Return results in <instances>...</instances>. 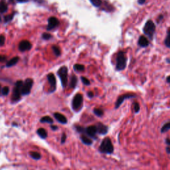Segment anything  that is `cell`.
I'll return each mask as SVG.
<instances>
[{"label":"cell","mask_w":170,"mask_h":170,"mask_svg":"<svg viewBox=\"0 0 170 170\" xmlns=\"http://www.w3.org/2000/svg\"><path fill=\"white\" fill-rule=\"evenodd\" d=\"M80 139L82 140L83 142L86 145H91L93 144V141H92V140H90L89 138L84 135L80 136Z\"/></svg>","instance_id":"ac0fdd59"},{"label":"cell","mask_w":170,"mask_h":170,"mask_svg":"<svg viewBox=\"0 0 170 170\" xmlns=\"http://www.w3.org/2000/svg\"><path fill=\"white\" fill-rule=\"evenodd\" d=\"M8 11V5L4 2L0 3V12L5 13Z\"/></svg>","instance_id":"cb8c5ba5"},{"label":"cell","mask_w":170,"mask_h":170,"mask_svg":"<svg viewBox=\"0 0 170 170\" xmlns=\"http://www.w3.org/2000/svg\"><path fill=\"white\" fill-rule=\"evenodd\" d=\"M13 18V15H9V16H7L5 17V22H8V21H10V20H12Z\"/></svg>","instance_id":"d590c367"},{"label":"cell","mask_w":170,"mask_h":170,"mask_svg":"<svg viewBox=\"0 0 170 170\" xmlns=\"http://www.w3.org/2000/svg\"><path fill=\"white\" fill-rule=\"evenodd\" d=\"M5 38L3 35H0V46H3L5 43Z\"/></svg>","instance_id":"836d02e7"},{"label":"cell","mask_w":170,"mask_h":170,"mask_svg":"<svg viewBox=\"0 0 170 170\" xmlns=\"http://www.w3.org/2000/svg\"><path fill=\"white\" fill-rule=\"evenodd\" d=\"M146 2V0H138V3H140V4H144V3Z\"/></svg>","instance_id":"60d3db41"},{"label":"cell","mask_w":170,"mask_h":170,"mask_svg":"<svg viewBox=\"0 0 170 170\" xmlns=\"http://www.w3.org/2000/svg\"><path fill=\"white\" fill-rule=\"evenodd\" d=\"M169 130H170V122H168L163 125V126L161 128V132L162 134L165 133L166 132H168V131H169Z\"/></svg>","instance_id":"ffe728a7"},{"label":"cell","mask_w":170,"mask_h":170,"mask_svg":"<svg viewBox=\"0 0 170 170\" xmlns=\"http://www.w3.org/2000/svg\"><path fill=\"white\" fill-rule=\"evenodd\" d=\"M80 79H81V80H82V82L85 85H90V82L89 81V80H88V79H87L86 77H84V76H81L80 77Z\"/></svg>","instance_id":"4dcf8cb0"},{"label":"cell","mask_w":170,"mask_h":170,"mask_svg":"<svg viewBox=\"0 0 170 170\" xmlns=\"http://www.w3.org/2000/svg\"><path fill=\"white\" fill-rule=\"evenodd\" d=\"M52 37V35L49 33H45L42 35V38L43 39L45 40H49Z\"/></svg>","instance_id":"1f68e13d"},{"label":"cell","mask_w":170,"mask_h":170,"mask_svg":"<svg viewBox=\"0 0 170 170\" xmlns=\"http://www.w3.org/2000/svg\"><path fill=\"white\" fill-rule=\"evenodd\" d=\"M23 84V82L21 80L17 81L15 87L13 88V94H12V101L13 102H17L20 100L21 94V88H22V86Z\"/></svg>","instance_id":"277c9868"},{"label":"cell","mask_w":170,"mask_h":170,"mask_svg":"<svg viewBox=\"0 0 170 170\" xmlns=\"http://www.w3.org/2000/svg\"><path fill=\"white\" fill-rule=\"evenodd\" d=\"M77 83V78L75 75H72L71 77H70V87L74 88H75L76 85Z\"/></svg>","instance_id":"d6986e66"},{"label":"cell","mask_w":170,"mask_h":170,"mask_svg":"<svg viewBox=\"0 0 170 170\" xmlns=\"http://www.w3.org/2000/svg\"><path fill=\"white\" fill-rule=\"evenodd\" d=\"M92 4H93L95 7H100L102 4V1L101 0H90Z\"/></svg>","instance_id":"83f0119b"},{"label":"cell","mask_w":170,"mask_h":170,"mask_svg":"<svg viewBox=\"0 0 170 170\" xmlns=\"http://www.w3.org/2000/svg\"><path fill=\"white\" fill-rule=\"evenodd\" d=\"M166 80H167V82L168 83H170V76H168L167 77V79H166Z\"/></svg>","instance_id":"7bdbcfd3"},{"label":"cell","mask_w":170,"mask_h":170,"mask_svg":"<svg viewBox=\"0 0 170 170\" xmlns=\"http://www.w3.org/2000/svg\"><path fill=\"white\" fill-rule=\"evenodd\" d=\"M166 152H167L168 154H170V146H168L167 148H166Z\"/></svg>","instance_id":"ab89813d"},{"label":"cell","mask_w":170,"mask_h":170,"mask_svg":"<svg viewBox=\"0 0 170 170\" xmlns=\"http://www.w3.org/2000/svg\"><path fill=\"white\" fill-rule=\"evenodd\" d=\"M17 1H18L19 2H23L25 0H17Z\"/></svg>","instance_id":"f6af8a7d"},{"label":"cell","mask_w":170,"mask_h":170,"mask_svg":"<svg viewBox=\"0 0 170 170\" xmlns=\"http://www.w3.org/2000/svg\"><path fill=\"white\" fill-rule=\"evenodd\" d=\"M83 97L82 94H76L73 100V104H72V106L74 110H77L79 109L81 105H82L83 103Z\"/></svg>","instance_id":"ba28073f"},{"label":"cell","mask_w":170,"mask_h":170,"mask_svg":"<svg viewBox=\"0 0 170 170\" xmlns=\"http://www.w3.org/2000/svg\"><path fill=\"white\" fill-rule=\"evenodd\" d=\"M127 58L125 53L124 51H119L116 56V69L118 71H120L124 69L126 67Z\"/></svg>","instance_id":"7a4b0ae2"},{"label":"cell","mask_w":170,"mask_h":170,"mask_svg":"<svg viewBox=\"0 0 170 170\" xmlns=\"http://www.w3.org/2000/svg\"><path fill=\"white\" fill-rule=\"evenodd\" d=\"M93 112H94V114L98 117H101V116H103V114H104L103 110H102L100 109V108H94Z\"/></svg>","instance_id":"d4e9b609"},{"label":"cell","mask_w":170,"mask_h":170,"mask_svg":"<svg viewBox=\"0 0 170 170\" xmlns=\"http://www.w3.org/2000/svg\"><path fill=\"white\" fill-rule=\"evenodd\" d=\"M7 57L4 55H0V62H4L6 61Z\"/></svg>","instance_id":"8d00e7d4"},{"label":"cell","mask_w":170,"mask_h":170,"mask_svg":"<svg viewBox=\"0 0 170 170\" xmlns=\"http://www.w3.org/2000/svg\"><path fill=\"white\" fill-rule=\"evenodd\" d=\"M40 122L42 123H49V124H52L53 122V119L49 116H44L40 120Z\"/></svg>","instance_id":"7402d4cb"},{"label":"cell","mask_w":170,"mask_h":170,"mask_svg":"<svg viewBox=\"0 0 170 170\" xmlns=\"http://www.w3.org/2000/svg\"><path fill=\"white\" fill-rule=\"evenodd\" d=\"M57 74L60 78V80H61L63 87H66L67 82H68V69L67 67L65 66L61 67L58 70Z\"/></svg>","instance_id":"5b68a950"},{"label":"cell","mask_w":170,"mask_h":170,"mask_svg":"<svg viewBox=\"0 0 170 170\" xmlns=\"http://www.w3.org/2000/svg\"><path fill=\"white\" fill-rule=\"evenodd\" d=\"M165 144L168 145V146H170V139L169 138H166L165 139Z\"/></svg>","instance_id":"f35d334b"},{"label":"cell","mask_w":170,"mask_h":170,"mask_svg":"<svg viewBox=\"0 0 170 170\" xmlns=\"http://www.w3.org/2000/svg\"><path fill=\"white\" fill-rule=\"evenodd\" d=\"M47 79L49 84L51 85V90L50 92H54L56 89V79L55 75L53 73L49 74L47 75Z\"/></svg>","instance_id":"7c38bea8"},{"label":"cell","mask_w":170,"mask_h":170,"mask_svg":"<svg viewBox=\"0 0 170 170\" xmlns=\"http://www.w3.org/2000/svg\"><path fill=\"white\" fill-rule=\"evenodd\" d=\"M37 133L39 136L43 139H45L47 137V132L44 128H39L37 131Z\"/></svg>","instance_id":"e0dca14e"},{"label":"cell","mask_w":170,"mask_h":170,"mask_svg":"<svg viewBox=\"0 0 170 170\" xmlns=\"http://www.w3.org/2000/svg\"><path fill=\"white\" fill-rule=\"evenodd\" d=\"M29 155H31V157L34 159H36V160H38L41 158V155L38 153V152H35V151H31L29 153Z\"/></svg>","instance_id":"603a6c76"},{"label":"cell","mask_w":170,"mask_h":170,"mask_svg":"<svg viewBox=\"0 0 170 170\" xmlns=\"http://www.w3.org/2000/svg\"><path fill=\"white\" fill-rule=\"evenodd\" d=\"M33 80L31 79H27L25 82L23 83V84L22 86V88H21V94L23 96H26L29 94L31 93V88L33 87Z\"/></svg>","instance_id":"8992f818"},{"label":"cell","mask_w":170,"mask_h":170,"mask_svg":"<svg viewBox=\"0 0 170 170\" xmlns=\"http://www.w3.org/2000/svg\"><path fill=\"white\" fill-rule=\"evenodd\" d=\"M138 43L141 47H147L150 45V42H149L147 37L144 36V35H141L138 39Z\"/></svg>","instance_id":"5bb4252c"},{"label":"cell","mask_w":170,"mask_h":170,"mask_svg":"<svg viewBox=\"0 0 170 170\" xmlns=\"http://www.w3.org/2000/svg\"><path fill=\"white\" fill-rule=\"evenodd\" d=\"M143 31L144 34L148 36L150 39H153L155 31V25L153 21L151 20H148L145 24Z\"/></svg>","instance_id":"3957f363"},{"label":"cell","mask_w":170,"mask_h":170,"mask_svg":"<svg viewBox=\"0 0 170 170\" xmlns=\"http://www.w3.org/2000/svg\"><path fill=\"white\" fill-rule=\"evenodd\" d=\"M97 128V132L99 134H101V135H104L106 134L108 131V127L105 126L101 122L97 123V124L96 125Z\"/></svg>","instance_id":"4fadbf2b"},{"label":"cell","mask_w":170,"mask_h":170,"mask_svg":"<svg viewBox=\"0 0 170 170\" xmlns=\"http://www.w3.org/2000/svg\"><path fill=\"white\" fill-rule=\"evenodd\" d=\"M166 62L168 63L169 64H170V59H166Z\"/></svg>","instance_id":"ee69618b"},{"label":"cell","mask_w":170,"mask_h":170,"mask_svg":"<svg viewBox=\"0 0 170 170\" xmlns=\"http://www.w3.org/2000/svg\"><path fill=\"white\" fill-rule=\"evenodd\" d=\"M9 88L8 87H4L2 90V93L3 96H6L9 94Z\"/></svg>","instance_id":"f546056e"},{"label":"cell","mask_w":170,"mask_h":170,"mask_svg":"<svg viewBox=\"0 0 170 170\" xmlns=\"http://www.w3.org/2000/svg\"><path fill=\"white\" fill-rule=\"evenodd\" d=\"M99 151L102 154H111L114 152V146L112 143L110 138L107 137L102 141L100 146L99 147Z\"/></svg>","instance_id":"6da1fadb"},{"label":"cell","mask_w":170,"mask_h":170,"mask_svg":"<svg viewBox=\"0 0 170 170\" xmlns=\"http://www.w3.org/2000/svg\"><path fill=\"white\" fill-rule=\"evenodd\" d=\"M87 95H88V97H89V98H93L94 97V93H93V92H88V93H87Z\"/></svg>","instance_id":"74e56055"},{"label":"cell","mask_w":170,"mask_h":170,"mask_svg":"<svg viewBox=\"0 0 170 170\" xmlns=\"http://www.w3.org/2000/svg\"><path fill=\"white\" fill-rule=\"evenodd\" d=\"M32 45L29 41L24 40L21 41L19 44V49L21 52L29 51L31 49Z\"/></svg>","instance_id":"8fae6325"},{"label":"cell","mask_w":170,"mask_h":170,"mask_svg":"<svg viewBox=\"0 0 170 170\" xmlns=\"http://www.w3.org/2000/svg\"><path fill=\"white\" fill-rule=\"evenodd\" d=\"M136 97V95L135 94H124L122 95H120V97L117 99V100L115 104V108L117 109L118 108L120 105H121L124 101L126 99H129V98H135Z\"/></svg>","instance_id":"52a82bcc"},{"label":"cell","mask_w":170,"mask_h":170,"mask_svg":"<svg viewBox=\"0 0 170 170\" xmlns=\"http://www.w3.org/2000/svg\"><path fill=\"white\" fill-rule=\"evenodd\" d=\"M19 57L18 56H15V57H13L12 59H10L9 61L6 64V67H12L13 66H15L17 62L19 61Z\"/></svg>","instance_id":"2e32d148"},{"label":"cell","mask_w":170,"mask_h":170,"mask_svg":"<svg viewBox=\"0 0 170 170\" xmlns=\"http://www.w3.org/2000/svg\"><path fill=\"white\" fill-rule=\"evenodd\" d=\"M59 24V21L57 18L55 17H51L48 19V25L47 27V29L48 31H50L56 27Z\"/></svg>","instance_id":"30bf717a"},{"label":"cell","mask_w":170,"mask_h":170,"mask_svg":"<svg viewBox=\"0 0 170 170\" xmlns=\"http://www.w3.org/2000/svg\"><path fill=\"white\" fill-rule=\"evenodd\" d=\"M164 44L165 45L166 47L170 48V29H169L168 31L167 37H166L165 39L164 40Z\"/></svg>","instance_id":"44dd1931"},{"label":"cell","mask_w":170,"mask_h":170,"mask_svg":"<svg viewBox=\"0 0 170 170\" xmlns=\"http://www.w3.org/2000/svg\"><path fill=\"white\" fill-rule=\"evenodd\" d=\"M133 107H134V110L136 113H138L140 110V106L138 102H134L133 103Z\"/></svg>","instance_id":"f1b7e54d"},{"label":"cell","mask_w":170,"mask_h":170,"mask_svg":"<svg viewBox=\"0 0 170 170\" xmlns=\"http://www.w3.org/2000/svg\"><path fill=\"white\" fill-rule=\"evenodd\" d=\"M66 140V136L65 134H63V135L61 136V143L64 144L65 142V141Z\"/></svg>","instance_id":"e575fe53"},{"label":"cell","mask_w":170,"mask_h":170,"mask_svg":"<svg viewBox=\"0 0 170 170\" xmlns=\"http://www.w3.org/2000/svg\"><path fill=\"white\" fill-rule=\"evenodd\" d=\"M74 69L77 71H83L84 70V66L82 65H79V64H76L74 65Z\"/></svg>","instance_id":"484cf974"},{"label":"cell","mask_w":170,"mask_h":170,"mask_svg":"<svg viewBox=\"0 0 170 170\" xmlns=\"http://www.w3.org/2000/svg\"><path fill=\"white\" fill-rule=\"evenodd\" d=\"M54 116L60 123L66 124L67 122V119L66 118V117L64 115L60 114V113H58V112L55 113Z\"/></svg>","instance_id":"9a60e30c"},{"label":"cell","mask_w":170,"mask_h":170,"mask_svg":"<svg viewBox=\"0 0 170 170\" xmlns=\"http://www.w3.org/2000/svg\"><path fill=\"white\" fill-rule=\"evenodd\" d=\"M51 129L53 130H56L58 129V127L56 126H51Z\"/></svg>","instance_id":"b9f144b4"},{"label":"cell","mask_w":170,"mask_h":170,"mask_svg":"<svg viewBox=\"0 0 170 170\" xmlns=\"http://www.w3.org/2000/svg\"><path fill=\"white\" fill-rule=\"evenodd\" d=\"M76 130L79 132V133H81V134H84V130H85V128H84L82 126H76Z\"/></svg>","instance_id":"d6a6232c"},{"label":"cell","mask_w":170,"mask_h":170,"mask_svg":"<svg viewBox=\"0 0 170 170\" xmlns=\"http://www.w3.org/2000/svg\"><path fill=\"white\" fill-rule=\"evenodd\" d=\"M0 92H1V85H0Z\"/></svg>","instance_id":"bcb514c9"},{"label":"cell","mask_w":170,"mask_h":170,"mask_svg":"<svg viewBox=\"0 0 170 170\" xmlns=\"http://www.w3.org/2000/svg\"><path fill=\"white\" fill-rule=\"evenodd\" d=\"M52 49H53V52H54V53H55V55L56 56H59L61 55V51H60V49L58 47H56V46H53Z\"/></svg>","instance_id":"4316f807"},{"label":"cell","mask_w":170,"mask_h":170,"mask_svg":"<svg viewBox=\"0 0 170 170\" xmlns=\"http://www.w3.org/2000/svg\"><path fill=\"white\" fill-rule=\"evenodd\" d=\"M98 133L97 132V128L96 126H90L87 127V128H85L84 130V134H86L88 136H89L92 138H94L96 139L97 138V134Z\"/></svg>","instance_id":"9c48e42d"}]
</instances>
